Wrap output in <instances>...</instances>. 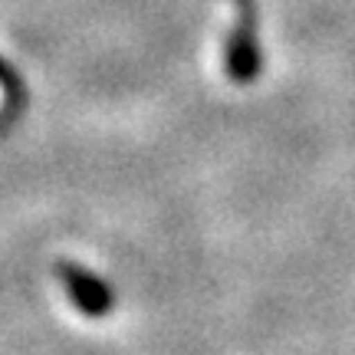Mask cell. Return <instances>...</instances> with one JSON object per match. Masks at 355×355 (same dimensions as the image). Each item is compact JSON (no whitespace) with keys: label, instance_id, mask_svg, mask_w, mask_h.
<instances>
[{"label":"cell","instance_id":"cell-1","mask_svg":"<svg viewBox=\"0 0 355 355\" xmlns=\"http://www.w3.org/2000/svg\"><path fill=\"white\" fill-rule=\"evenodd\" d=\"M234 20L224 37V73L234 86H250L263 69L260 50V20H257L254 0H230Z\"/></svg>","mask_w":355,"mask_h":355},{"label":"cell","instance_id":"cell-2","mask_svg":"<svg viewBox=\"0 0 355 355\" xmlns=\"http://www.w3.org/2000/svg\"><path fill=\"white\" fill-rule=\"evenodd\" d=\"M63 277H66V286H69V296H73V303L79 309H86V313H102V309H109V286H102L99 279H92L86 270H76V266H63Z\"/></svg>","mask_w":355,"mask_h":355},{"label":"cell","instance_id":"cell-3","mask_svg":"<svg viewBox=\"0 0 355 355\" xmlns=\"http://www.w3.org/2000/svg\"><path fill=\"white\" fill-rule=\"evenodd\" d=\"M17 89V76H13V69L3 60H0V92H13Z\"/></svg>","mask_w":355,"mask_h":355}]
</instances>
